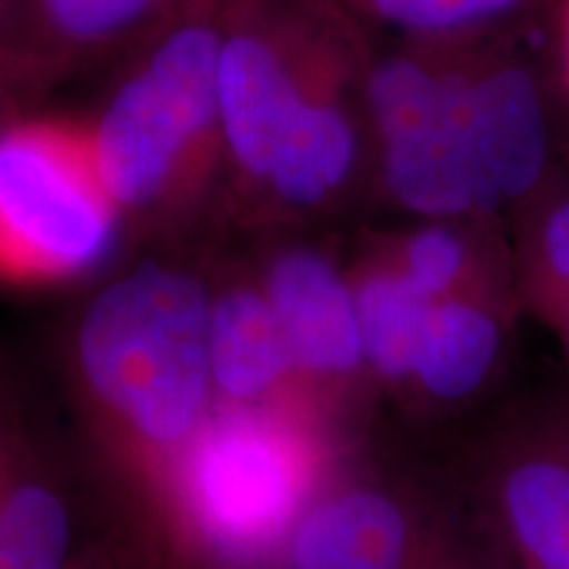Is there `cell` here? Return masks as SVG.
<instances>
[{
	"mask_svg": "<svg viewBox=\"0 0 569 569\" xmlns=\"http://www.w3.org/2000/svg\"><path fill=\"white\" fill-rule=\"evenodd\" d=\"M211 309L190 277L146 267L84 315L80 356L92 390L140 436L172 446L203 419L211 386Z\"/></svg>",
	"mask_w": 569,
	"mask_h": 569,
	"instance_id": "6da1fadb",
	"label": "cell"
},
{
	"mask_svg": "<svg viewBox=\"0 0 569 569\" xmlns=\"http://www.w3.org/2000/svg\"><path fill=\"white\" fill-rule=\"evenodd\" d=\"M465 507L517 569H569V382L519 388L482 411Z\"/></svg>",
	"mask_w": 569,
	"mask_h": 569,
	"instance_id": "7a4b0ae2",
	"label": "cell"
},
{
	"mask_svg": "<svg viewBox=\"0 0 569 569\" xmlns=\"http://www.w3.org/2000/svg\"><path fill=\"white\" fill-rule=\"evenodd\" d=\"M219 106L232 151L253 174L272 177L293 203H317L340 188L356 161V132L332 106L306 103L274 56L256 40H232L219 59Z\"/></svg>",
	"mask_w": 569,
	"mask_h": 569,
	"instance_id": "3957f363",
	"label": "cell"
},
{
	"mask_svg": "<svg viewBox=\"0 0 569 569\" xmlns=\"http://www.w3.org/2000/svg\"><path fill=\"white\" fill-rule=\"evenodd\" d=\"M469 67L393 56L372 69L367 101L393 201L425 219L482 217L465 130Z\"/></svg>",
	"mask_w": 569,
	"mask_h": 569,
	"instance_id": "277c9868",
	"label": "cell"
},
{
	"mask_svg": "<svg viewBox=\"0 0 569 569\" xmlns=\"http://www.w3.org/2000/svg\"><path fill=\"white\" fill-rule=\"evenodd\" d=\"M309 490V461L288 432L238 411L203 430L188 467V498L206 538L232 557L272 549Z\"/></svg>",
	"mask_w": 569,
	"mask_h": 569,
	"instance_id": "5b68a950",
	"label": "cell"
},
{
	"mask_svg": "<svg viewBox=\"0 0 569 569\" xmlns=\"http://www.w3.org/2000/svg\"><path fill=\"white\" fill-rule=\"evenodd\" d=\"M465 130L488 219L509 224L565 169L553 84L522 40L469 63Z\"/></svg>",
	"mask_w": 569,
	"mask_h": 569,
	"instance_id": "8992f818",
	"label": "cell"
},
{
	"mask_svg": "<svg viewBox=\"0 0 569 569\" xmlns=\"http://www.w3.org/2000/svg\"><path fill=\"white\" fill-rule=\"evenodd\" d=\"M219 59L213 34L184 30L119 92L98 134V167L111 196L142 203L161 188L184 142L217 109Z\"/></svg>",
	"mask_w": 569,
	"mask_h": 569,
	"instance_id": "52a82bcc",
	"label": "cell"
},
{
	"mask_svg": "<svg viewBox=\"0 0 569 569\" xmlns=\"http://www.w3.org/2000/svg\"><path fill=\"white\" fill-rule=\"evenodd\" d=\"M457 517L430 522L398 490L351 482L298 519L290 561L293 569H411Z\"/></svg>",
	"mask_w": 569,
	"mask_h": 569,
	"instance_id": "ba28073f",
	"label": "cell"
},
{
	"mask_svg": "<svg viewBox=\"0 0 569 569\" xmlns=\"http://www.w3.org/2000/svg\"><path fill=\"white\" fill-rule=\"evenodd\" d=\"M0 227L53 267L80 269L109 248L103 206L51 148L0 140Z\"/></svg>",
	"mask_w": 569,
	"mask_h": 569,
	"instance_id": "9c48e42d",
	"label": "cell"
},
{
	"mask_svg": "<svg viewBox=\"0 0 569 569\" xmlns=\"http://www.w3.org/2000/svg\"><path fill=\"white\" fill-rule=\"evenodd\" d=\"M522 319L509 306L480 298H440L427 311L411 393L427 407L486 411L501 401Z\"/></svg>",
	"mask_w": 569,
	"mask_h": 569,
	"instance_id": "30bf717a",
	"label": "cell"
},
{
	"mask_svg": "<svg viewBox=\"0 0 569 569\" xmlns=\"http://www.w3.org/2000/svg\"><path fill=\"white\" fill-rule=\"evenodd\" d=\"M269 301L296 365L322 377L367 369L353 288L317 253H288L269 277Z\"/></svg>",
	"mask_w": 569,
	"mask_h": 569,
	"instance_id": "8fae6325",
	"label": "cell"
},
{
	"mask_svg": "<svg viewBox=\"0 0 569 569\" xmlns=\"http://www.w3.org/2000/svg\"><path fill=\"white\" fill-rule=\"evenodd\" d=\"M522 317L553 332L569 319V169L565 167L509 222Z\"/></svg>",
	"mask_w": 569,
	"mask_h": 569,
	"instance_id": "7c38bea8",
	"label": "cell"
},
{
	"mask_svg": "<svg viewBox=\"0 0 569 569\" xmlns=\"http://www.w3.org/2000/svg\"><path fill=\"white\" fill-rule=\"evenodd\" d=\"M211 377L227 396L256 398L296 365L272 301L232 293L211 309Z\"/></svg>",
	"mask_w": 569,
	"mask_h": 569,
	"instance_id": "4fadbf2b",
	"label": "cell"
},
{
	"mask_svg": "<svg viewBox=\"0 0 569 569\" xmlns=\"http://www.w3.org/2000/svg\"><path fill=\"white\" fill-rule=\"evenodd\" d=\"M367 369L388 388L409 390L432 298L393 264L367 269L353 284Z\"/></svg>",
	"mask_w": 569,
	"mask_h": 569,
	"instance_id": "5bb4252c",
	"label": "cell"
},
{
	"mask_svg": "<svg viewBox=\"0 0 569 569\" xmlns=\"http://www.w3.org/2000/svg\"><path fill=\"white\" fill-rule=\"evenodd\" d=\"M390 24L419 34L517 32L553 0H367Z\"/></svg>",
	"mask_w": 569,
	"mask_h": 569,
	"instance_id": "9a60e30c",
	"label": "cell"
},
{
	"mask_svg": "<svg viewBox=\"0 0 569 569\" xmlns=\"http://www.w3.org/2000/svg\"><path fill=\"white\" fill-rule=\"evenodd\" d=\"M411 569H517L501 546L488 536V530L475 519L461 501L459 517L443 538L425 553Z\"/></svg>",
	"mask_w": 569,
	"mask_h": 569,
	"instance_id": "2e32d148",
	"label": "cell"
},
{
	"mask_svg": "<svg viewBox=\"0 0 569 569\" xmlns=\"http://www.w3.org/2000/svg\"><path fill=\"white\" fill-rule=\"evenodd\" d=\"M148 0H48L51 13L69 32L96 34L122 24Z\"/></svg>",
	"mask_w": 569,
	"mask_h": 569,
	"instance_id": "e0dca14e",
	"label": "cell"
},
{
	"mask_svg": "<svg viewBox=\"0 0 569 569\" xmlns=\"http://www.w3.org/2000/svg\"><path fill=\"white\" fill-rule=\"evenodd\" d=\"M553 77L569 101V0H553Z\"/></svg>",
	"mask_w": 569,
	"mask_h": 569,
	"instance_id": "ac0fdd59",
	"label": "cell"
},
{
	"mask_svg": "<svg viewBox=\"0 0 569 569\" xmlns=\"http://www.w3.org/2000/svg\"><path fill=\"white\" fill-rule=\"evenodd\" d=\"M551 336L559 343L561 365H565V377H567V382H569V319H567V322H561L557 330L551 332Z\"/></svg>",
	"mask_w": 569,
	"mask_h": 569,
	"instance_id": "d6986e66",
	"label": "cell"
}]
</instances>
